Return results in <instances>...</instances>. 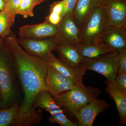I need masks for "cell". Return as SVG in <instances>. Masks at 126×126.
<instances>
[{"instance_id": "obj_15", "label": "cell", "mask_w": 126, "mask_h": 126, "mask_svg": "<svg viewBox=\"0 0 126 126\" xmlns=\"http://www.w3.org/2000/svg\"><path fill=\"white\" fill-rule=\"evenodd\" d=\"M75 47L79 54L83 59L96 58L104 55L116 52L102 42L92 44H80Z\"/></svg>"}, {"instance_id": "obj_7", "label": "cell", "mask_w": 126, "mask_h": 126, "mask_svg": "<svg viewBox=\"0 0 126 126\" xmlns=\"http://www.w3.org/2000/svg\"><path fill=\"white\" fill-rule=\"evenodd\" d=\"M111 107L106 100L98 97L92 99L78 111L74 116L79 126H92L98 115Z\"/></svg>"}, {"instance_id": "obj_27", "label": "cell", "mask_w": 126, "mask_h": 126, "mask_svg": "<svg viewBox=\"0 0 126 126\" xmlns=\"http://www.w3.org/2000/svg\"><path fill=\"white\" fill-rule=\"evenodd\" d=\"M118 72L126 73V49L118 52Z\"/></svg>"}, {"instance_id": "obj_1", "label": "cell", "mask_w": 126, "mask_h": 126, "mask_svg": "<svg viewBox=\"0 0 126 126\" xmlns=\"http://www.w3.org/2000/svg\"><path fill=\"white\" fill-rule=\"evenodd\" d=\"M2 43L15 63L18 80L24 98L11 126H31L40 124L42 116L33 108L34 99L41 92L48 91L46 77L47 61L28 53L21 47L14 35L3 39Z\"/></svg>"}, {"instance_id": "obj_20", "label": "cell", "mask_w": 126, "mask_h": 126, "mask_svg": "<svg viewBox=\"0 0 126 126\" xmlns=\"http://www.w3.org/2000/svg\"><path fill=\"white\" fill-rule=\"evenodd\" d=\"M15 21L9 17L3 10L0 12V42L11 32V28Z\"/></svg>"}, {"instance_id": "obj_4", "label": "cell", "mask_w": 126, "mask_h": 126, "mask_svg": "<svg viewBox=\"0 0 126 126\" xmlns=\"http://www.w3.org/2000/svg\"><path fill=\"white\" fill-rule=\"evenodd\" d=\"M101 90L94 87H81L76 84L74 88L63 94L52 95L56 103L74 116L80 109L93 99L98 97Z\"/></svg>"}, {"instance_id": "obj_8", "label": "cell", "mask_w": 126, "mask_h": 126, "mask_svg": "<svg viewBox=\"0 0 126 126\" xmlns=\"http://www.w3.org/2000/svg\"><path fill=\"white\" fill-rule=\"evenodd\" d=\"M57 26L58 33L55 38L58 45L75 46L80 44L79 29L72 18V15H65Z\"/></svg>"}, {"instance_id": "obj_32", "label": "cell", "mask_w": 126, "mask_h": 126, "mask_svg": "<svg viewBox=\"0 0 126 126\" xmlns=\"http://www.w3.org/2000/svg\"><path fill=\"white\" fill-rule=\"evenodd\" d=\"M1 99H2V98H1V93L0 91V107L1 104Z\"/></svg>"}, {"instance_id": "obj_14", "label": "cell", "mask_w": 126, "mask_h": 126, "mask_svg": "<svg viewBox=\"0 0 126 126\" xmlns=\"http://www.w3.org/2000/svg\"><path fill=\"white\" fill-rule=\"evenodd\" d=\"M101 4V0H78L72 14L79 29L95 7Z\"/></svg>"}, {"instance_id": "obj_25", "label": "cell", "mask_w": 126, "mask_h": 126, "mask_svg": "<svg viewBox=\"0 0 126 126\" xmlns=\"http://www.w3.org/2000/svg\"><path fill=\"white\" fill-rule=\"evenodd\" d=\"M113 83L118 89L126 93V73L118 72L117 76Z\"/></svg>"}, {"instance_id": "obj_31", "label": "cell", "mask_w": 126, "mask_h": 126, "mask_svg": "<svg viewBox=\"0 0 126 126\" xmlns=\"http://www.w3.org/2000/svg\"><path fill=\"white\" fill-rule=\"evenodd\" d=\"M46 0H34L36 5L40 4L41 3Z\"/></svg>"}, {"instance_id": "obj_19", "label": "cell", "mask_w": 126, "mask_h": 126, "mask_svg": "<svg viewBox=\"0 0 126 126\" xmlns=\"http://www.w3.org/2000/svg\"><path fill=\"white\" fill-rule=\"evenodd\" d=\"M45 81L47 86L60 83L73 82L48 64L47 69Z\"/></svg>"}, {"instance_id": "obj_12", "label": "cell", "mask_w": 126, "mask_h": 126, "mask_svg": "<svg viewBox=\"0 0 126 126\" xmlns=\"http://www.w3.org/2000/svg\"><path fill=\"white\" fill-rule=\"evenodd\" d=\"M102 42L116 52L126 49V28L119 29L110 26Z\"/></svg>"}, {"instance_id": "obj_24", "label": "cell", "mask_w": 126, "mask_h": 126, "mask_svg": "<svg viewBox=\"0 0 126 126\" xmlns=\"http://www.w3.org/2000/svg\"><path fill=\"white\" fill-rule=\"evenodd\" d=\"M21 0H10L3 10L12 20L15 21L16 15Z\"/></svg>"}, {"instance_id": "obj_6", "label": "cell", "mask_w": 126, "mask_h": 126, "mask_svg": "<svg viewBox=\"0 0 126 126\" xmlns=\"http://www.w3.org/2000/svg\"><path fill=\"white\" fill-rule=\"evenodd\" d=\"M17 41L28 53L47 61L49 54L58 45L55 36L41 39L19 38Z\"/></svg>"}, {"instance_id": "obj_28", "label": "cell", "mask_w": 126, "mask_h": 126, "mask_svg": "<svg viewBox=\"0 0 126 126\" xmlns=\"http://www.w3.org/2000/svg\"><path fill=\"white\" fill-rule=\"evenodd\" d=\"M63 17L59 14L49 12V15L45 18V21L52 24L58 25L60 23Z\"/></svg>"}, {"instance_id": "obj_17", "label": "cell", "mask_w": 126, "mask_h": 126, "mask_svg": "<svg viewBox=\"0 0 126 126\" xmlns=\"http://www.w3.org/2000/svg\"><path fill=\"white\" fill-rule=\"evenodd\" d=\"M33 108L35 110L37 108L44 109L51 115L64 112L48 91L41 92L37 95L34 101Z\"/></svg>"}, {"instance_id": "obj_5", "label": "cell", "mask_w": 126, "mask_h": 126, "mask_svg": "<svg viewBox=\"0 0 126 126\" xmlns=\"http://www.w3.org/2000/svg\"><path fill=\"white\" fill-rule=\"evenodd\" d=\"M118 52H114L104 55L96 58H83L81 66H84L87 71H94L103 75L107 81L113 82L118 72Z\"/></svg>"}, {"instance_id": "obj_2", "label": "cell", "mask_w": 126, "mask_h": 126, "mask_svg": "<svg viewBox=\"0 0 126 126\" xmlns=\"http://www.w3.org/2000/svg\"><path fill=\"white\" fill-rule=\"evenodd\" d=\"M17 70L13 57L2 43H0V91L2 98L0 108L17 103Z\"/></svg>"}, {"instance_id": "obj_21", "label": "cell", "mask_w": 126, "mask_h": 126, "mask_svg": "<svg viewBox=\"0 0 126 126\" xmlns=\"http://www.w3.org/2000/svg\"><path fill=\"white\" fill-rule=\"evenodd\" d=\"M36 5L34 0H21L16 14L22 16L25 18L33 16V10Z\"/></svg>"}, {"instance_id": "obj_33", "label": "cell", "mask_w": 126, "mask_h": 126, "mask_svg": "<svg viewBox=\"0 0 126 126\" xmlns=\"http://www.w3.org/2000/svg\"><path fill=\"white\" fill-rule=\"evenodd\" d=\"M3 0L4 1H5V2L6 3H7V2H9V1L10 0Z\"/></svg>"}, {"instance_id": "obj_18", "label": "cell", "mask_w": 126, "mask_h": 126, "mask_svg": "<svg viewBox=\"0 0 126 126\" xmlns=\"http://www.w3.org/2000/svg\"><path fill=\"white\" fill-rule=\"evenodd\" d=\"M20 109L17 103L6 108H0V126H11Z\"/></svg>"}, {"instance_id": "obj_22", "label": "cell", "mask_w": 126, "mask_h": 126, "mask_svg": "<svg viewBox=\"0 0 126 126\" xmlns=\"http://www.w3.org/2000/svg\"><path fill=\"white\" fill-rule=\"evenodd\" d=\"M76 84L73 82L60 83L47 86L48 91L52 95L61 94L63 92H67L74 87Z\"/></svg>"}, {"instance_id": "obj_3", "label": "cell", "mask_w": 126, "mask_h": 126, "mask_svg": "<svg viewBox=\"0 0 126 126\" xmlns=\"http://www.w3.org/2000/svg\"><path fill=\"white\" fill-rule=\"evenodd\" d=\"M110 26L107 14L101 4L94 8L79 28L80 44L101 42Z\"/></svg>"}, {"instance_id": "obj_13", "label": "cell", "mask_w": 126, "mask_h": 126, "mask_svg": "<svg viewBox=\"0 0 126 126\" xmlns=\"http://www.w3.org/2000/svg\"><path fill=\"white\" fill-rule=\"evenodd\" d=\"M106 87L105 90L115 102L119 118L118 126L126 123V93L118 89L113 82L105 81Z\"/></svg>"}, {"instance_id": "obj_10", "label": "cell", "mask_w": 126, "mask_h": 126, "mask_svg": "<svg viewBox=\"0 0 126 126\" xmlns=\"http://www.w3.org/2000/svg\"><path fill=\"white\" fill-rule=\"evenodd\" d=\"M20 38L41 39L55 37L58 33L57 25L45 21L41 24L26 25L18 30Z\"/></svg>"}, {"instance_id": "obj_26", "label": "cell", "mask_w": 126, "mask_h": 126, "mask_svg": "<svg viewBox=\"0 0 126 126\" xmlns=\"http://www.w3.org/2000/svg\"><path fill=\"white\" fill-rule=\"evenodd\" d=\"M64 0L53 2L50 5L49 12H53L64 16Z\"/></svg>"}, {"instance_id": "obj_29", "label": "cell", "mask_w": 126, "mask_h": 126, "mask_svg": "<svg viewBox=\"0 0 126 126\" xmlns=\"http://www.w3.org/2000/svg\"><path fill=\"white\" fill-rule=\"evenodd\" d=\"M64 16L67 14L72 15L78 0H64Z\"/></svg>"}, {"instance_id": "obj_30", "label": "cell", "mask_w": 126, "mask_h": 126, "mask_svg": "<svg viewBox=\"0 0 126 126\" xmlns=\"http://www.w3.org/2000/svg\"><path fill=\"white\" fill-rule=\"evenodd\" d=\"M6 3L3 0H0V10L2 11L4 9Z\"/></svg>"}, {"instance_id": "obj_16", "label": "cell", "mask_w": 126, "mask_h": 126, "mask_svg": "<svg viewBox=\"0 0 126 126\" xmlns=\"http://www.w3.org/2000/svg\"><path fill=\"white\" fill-rule=\"evenodd\" d=\"M54 50L59 55V60L66 64L75 68L81 67L83 58L74 46L60 44L55 46Z\"/></svg>"}, {"instance_id": "obj_11", "label": "cell", "mask_w": 126, "mask_h": 126, "mask_svg": "<svg viewBox=\"0 0 126 126\" xmlns=\"http://www.w3.org/2000/svg\"><path fill=\"white\" fill-rule=\"evenodd\" d=\"M47 62L49 65L70 79L77 85L81 87L85 86L83 82L84 76L87 72L84 66L75 68L69 66L57 58L52 52L48 55Z\"/></svg>"}, {"instance_id": "obj_9", "label": "cell", "mask_w": 126, "mask_h": 126, "mask_svg": "<svg viewBox=\"0 0 126 126\" xmlns=\"http://www.w3.org/2000/svg\"><path fill=\"white\" fill-rule=\"evenodd\" d=\"M108 16L110 26L126 28V0H101Z\"/></svg>"}, {"instance_id": "obj_23", "label": "cell", "mask_w": 126, "mask_h": 126, "mask_svg": "<svg viewBox=\"0 0 126 126\" xmlns=\"http://www.w3.org/2000/svg\"><path fill=\"white\" fill-rule=\"evenodd\" d=\"M48 121L50 124L57 123L61 126H79L78 122L71 121L64 115V112L50 115L48 118Z\"/></svg>"}]
</instances>
